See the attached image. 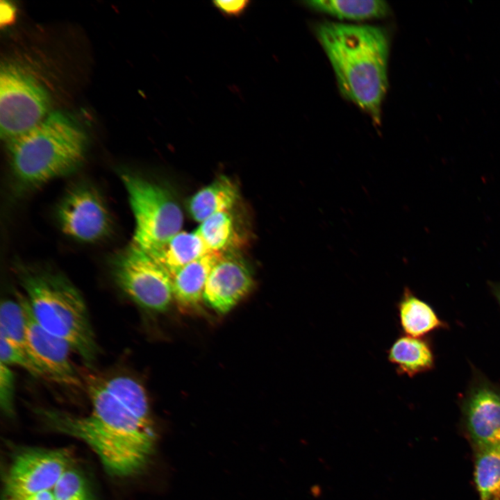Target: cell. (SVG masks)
I'll list each match as a JSON object with an SVG mask.
<instances>
[{"instance_id":"obj_27","label":"cell","mask_w":500,"mask_h":500,"mask_svg":"<svg viewBox=\"0 0 500 500\" xmlns=\"http://www.w3.org/2000/svg\"><path fill=\"white\" fill-rule=\"evenodd\" d=\"M1 6L5 8V10L2 11V12L5 13V15L2 17H5V22L7 23L14 17L13 14L15 10L12 7L6 2H5V5H1Z\"/></svg>"},{"instance_id":"obj_28","label":"cell","mask_w":500,"mask_h":500,"mask_svg":"<svg viewBox=\"0 0 500 500\" xmlns=\"http://www.w3.org/2000/svg\"><path fill=\"white\" fill-rule=\"evenodd\" d=\"M497 296L500 303V288H499L497 291Z\"/></svg>"},{"instance_id":"obj_25","label":"cell","mask_w":500,"mask_h":500,"mask_svg":"<svg viewBox=\"0 0 500 500\" xmlns=\"http://www.w3.org/2000/svg\"><path fill=\"white\" fill-rule=\"evenodd\" d=\"M249 0H215L212 1L215 7L224 17L239 19L242 17L251 6Z\"/></svg>"},{"instance_id":"obj_11","label":"cell","mask_w":500,"mask_h":500,"mask_svg":"<svg viewBox=\"0 0 500 500\" xmlns=\"http://www.w3.org/2000/svg\"><path fill=\"white\" fill-rule=\"evenodd\" d=\"M253 277L249 266L238 255L224 252L212 267L203 300L219 313L229 312L252 289Z\"/></svg>"},{"instance_id":"obj_8","label":"cell","mask_w":500,"mask_h":500,"mask_svg":"<svg viewBox=\"0 0 500 500\" xmlns=\"http://www.w3.org/2000/svg\"><path fill=\"white\" fill-rule=\"evenodd\" d=\"M71 462L72 455L65 449H33L19 452L5 476L3 500L53 490Z\"/></svg>"},{"instance_id":"obj_4","label":"cell","mask_w":500,"mask_h":500,"mask_svg":"<svg viewBox=\"0 0 500 500\" xmlns=\"http://www.w3.org/2000/svg\"><path fill=\"white\" fill-rule=\"evenodd\" d=\"M20 283L36 322L46 331L64 340L91 367L99 348L85 301L65 277L48 272L25 273Z\"/></svg>"},{"instance_id":"obj_15","label":"cell","mask_w":500,"mask_h":500,"mask_svg":"<svg viewBox=\"0 0 500 500\" xmlns=\"http://www.w3.org/2000/svg\"><path fill=\"white\" fill-rule=\"evenodd\" d=\"M209 252L211 251L195 230L179 232L149 253L172 276L183 267Z\"/></svg>"},{"instance_id":"obj_7","label":"cell","mask_w":500,"mask_h":500,"mask_svg":"<svg viewBox=\"0 0 500 500\" xmlns=\"http://www.w3.org/2000/svg\"><path fill=\"white\" fill-rule=\"evenodd\" d=\"M112 272L121 290L147 310L165 311L174 299L169 272L149 252L133 243L115 257Z\"/></svg>"},{"instance_id":"obj_23","label":"cell","mask_w":500,"mask_h":500,"mask_svg":"<svg viewBox=\"0 0 500 500\" xmlns=\"http://www.w3.org/2000/svg\"><path fill=\"white\" fill-rule=\"evenodd\" d=\"M0 358L1 362L8 366L17 365L35 377L44 378L41 371L29 356L1 334H0Z\"/></svg>"},{"instance_id":"obj_5","label":"cell","mask_w":500,"mask_h":500,"mask_svg":"<svg viewBox=\"0 0 500 500\" xmlns=\"http://www.w3.org/2000/svg\"><path fill=\"white\" fill-rule=\"evenodd\" d=\"M122 179L135 219L132 243L151 253L181 231L182 210L166 188L128 173Z\"/></svg>"},{"instance_id":"obj_21","label":"cell","mask_w":500,"mask_h":500,"mask_svg":"<svg viewBox=\"0 0 500 500\" xmlns=\"http://www.w3.org/2000/svg\"><path fill=\"white\" fill-rule=\"evenodd\" d=\"M0 334L27 354L25 315L18 299L2 301L0 307Z\"/></svg>"},{"instance_id":"obj_26","label":"cell","mask_w":500,"mask_h":500,"mask_svg":"<svg viewBox=\"0 0 500 500\" xmlns=\"http://www.w3.org/2000/svg\"><path fill=\"white\" fill-rule=\"evenodd\" d=\"M15 500H55L53 490L42 491L22 499Z\"/></svg>"},{"instance_id":"obj_10","label":"cell","mask_w":500,"mask_h":500,"mask_svg":"<svg viewBox=\"0 0 500 500\" xmlns=\"http://www.w3.org/2000/svg\"><path fill=\"white\" fill-rule=\"evenodd\" d=\"M57 216L63 233L82 242L99 240L111 228L110 215L104 201L88 186L71 190L59 205Z\"/></svg>"},{"instance_id":"obj_14","label":"cell","mask_w":500,"mask_h":500,"mask_svg":"<svg viewBox=\"0 0 500 500\" xmlns=\"http://www.w3.org/2000/svg\"><path fill=\"white\" fill-rule=\"evenodd\" d=\"M238 198L237 185L229 178L222 176L190 198L188 210L193 219L201 223L215 214L230 211Z\"/></svg>"},{"instance_id":"obj_18","label":"cell","mask_w":500,"mask_h":500,"mask_svg":"<svg viewBox=\"0 0 500 500\" xmlns=\"http://www.w3.org/2000/svg\"><path fill=\"white\" fill-rule=\"evenodd\" d=\"M397 309L401 327L407 335L419 338L441 325L433 308L408 289L404 290Z\"/></svg>"},{"instance_id":"obj_16","label":"cell","mask_w":500,"mask_h":500,"mask_svg":"<svg viewBox=\"0 0 500 500\" xmlns=\"http://www.w3.org/2000/svg\"><path fill=\"white\" fill-rule=\"evenodd\" d=\"M388 358L395 366L397 373L410 377L426 372L433 365V355L428 344L407 335L395 340L388 351Z\"/></svg>"},{"instance_id":"obj_9","label":"cell","mask_w":500,"mask_h":500,"mask_svg":"<svg viewBox=\"0 0 500 500\" xmlns=\"http://www.w3.org/2000/svg\"><path fill=\"white\" fill-rule=\"evenodd\" d=\"M25 315L26 352L44 378L78 385V375L70 360L69 344L43 328L35 319L26 297L17 294Z\"/></svg>"},{"instance_id":"obj_20","label":"cell","mask_w":500,"mask_h":500,"mask_svg":"<svg viewBox=\"0 0 500 500\" xmlns=\"http://www.w3.org/2000/svg\"><path fill=\"white\" fill-rule=\"evenodd\" d=\"M210 251L227 252L235 237L231 211L215 214L200 223L196 229Z\"/></svg>"},{"instance_id":"obj_3","label":"cell","mask_w":500,"mask_h":500,"mask_svg":"<svg viewBox=\"0 0 500 500\" xmlns=\"http://www.w3.org/2000/svg\"><path fill=\"white\" fill-rule=\"evenodd\" d=\"M86 141L85 133L72 118L60 112H52L8 142L13 174L30 187L66 174L82 161Z\"/></svg>"},{"instance_id":"obj_17","label":"cell","mask_w":500,"mask_h":500,"mask_svg":"<svg viewBox=\"0 0 500 500\" xmlns=\"http://www.w3.org/2000/svg\"><path fill=\"white\" fill-rule=\"evenodd\" d=\"M303 3L311 9L347 21L382 18L390 12L388 3L382 0H310Z\"/></svg>"},{"instance_id":"obj_2","label":"cell","mask_w":500,"mask_h":500,"mask_svg":"<svg viewBox=\"0 0 500 500\" xmlns=\"http://www.w3.org/2000/svg\"><path fill=\"white\" fill-rule=\"evenodd\" d=\"M315 30L341 94L380 124L388 86L387 31L374 25L328 21Z\"/></svg>"},{"instance_id":"obj_13","label":"cell","mask_w":500,"mask_h":500,"mask_svg":"<svg viewBox=\"0 0 500 500\" xmlns=\"http://www.w3.org/2000/svg\"><path fill=\"white\" fill-rule=\"evenodd\" d=\"M224 252L211 251L190 262L172 276L174 298L184 308H194L203 299L209 274Z\"/></svg>"},{"instance_id":"obj_6","label":"cell","mask_w":500,"mask_h":500,"mask_svg":"<svg viewBox=\"0 0 500 500\" xmlns=\"http://www.w3.org/2000/svg\"><path fill=\"white\" fill-rule=\"evenodd\" d=\"M49 106L46 90L26 69L6 62L0 70V133L8 142L31 130Z\"/></svg>"},{"instance_id":"obj_12","label":"cell","mask_w":500,"mask_h":500,"mask_svg":"<svg viewBox=\"0 0 500 500\" xmlns=\"http://www.w3.org/2000/svg\"><path fill=\"white\" fill-rule=\"evenodd\" d=\"M465 417L477 449L500 446V391L488 385L474 389L465 406Z\"/></svg>"},{"instance_id":"obj_22","label":"cell","mask_w":500,"mask_h":500,"mask_svg":"<svg viewBox=\"0 0 500 500\" xmlns=\"http://www.w3.org/2000/svg\"><path fill=\"white\" fill-rule=\"evenodd\" d=\"M53 492L55 500H94L85 479L71 467L62 476Z\"/></svg>"},{"instance_id":"obj_19","label":"cell","mask_w":500,"mask_h":500,"mask_svg":"<svg viewBox=\"0 0 500 500\" xmlns=\"http://www.w3.org/2000/svg\"><path fill=\"white\" fill-rule=\"evenodd\" d=\"M474 477L481 500H500V446L477 449Z\"/></svg>"},{"instance_id":"obj_1","label":"cell","mask_w":500,"mask_h":500,"mask_svg":"<svg viewBox=\"0 0 500 500\" xmlns=\"http://www.w3.org/2000/svg\"><path fill=\"white\" fill-rule=\"evenodd\" d=\"M84 385L92 406L88 415L53 409L40 410L39 414L51 428L88 444L112 474L140 473L157 440L144 388L128 376L96 374L87 375Z\"/></svg>"},{"instance_id":"obj_24","label":"cell","mask_w":500,"mask_h":500,"mask_svg":"<svg viewBox=\"0 0 500 500\" xmlns=\"http://www.w3.org/2000/svg\"><path fill=\"white\" fill-rule=\"evenodd\" d=\"M15 376L10 367L0 362V406L7 415L14 413Z\"/></svg>"}]
</instances>
